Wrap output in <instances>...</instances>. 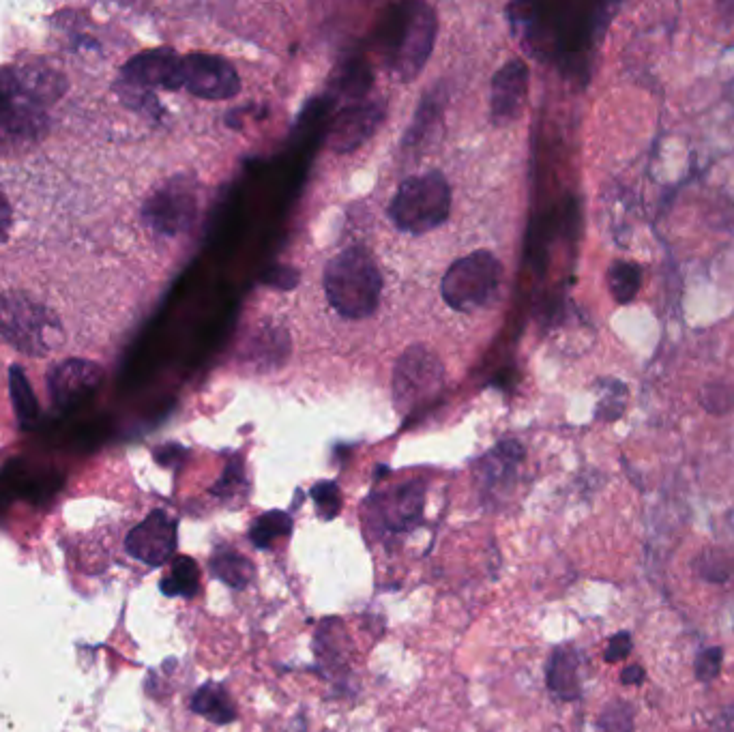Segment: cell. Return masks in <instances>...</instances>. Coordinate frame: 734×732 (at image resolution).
<instances>
[{
    "instance_id": "obj_7",
    "label": "cell",
    "mask_w": 734,
    "mask_h": 732,
    "mask_svg": "<svg viewBox=\"0 0 734 732\" xmlns=\"http://www.w3.org/2000/svg\"><path fill=\"white\" fill-rule=\"evenodd\" d=\"M119 86L125 99L157 89L179 91L183 86V58L166 48L142 52L123 67Z\"/></svg>"
},
{
    "instance_id": "obj_18",
    "label": "cell",
    "mask_w": 734,
    "mask_h": 732,
    "mask_svg": "<svg viewBox=\"0 0 734 732\" xmlns=\"http://www.w3.org/2000/svg\"><path fill=\"white\" fill-rule=\"evenodd\" d=\"M520 460L522 447L518 443H503L490 451L479 468L483 488L488 492H501L503 488H507L513 481V475H516Z\"/></svg>"
},
{
    "instance_id": "obj_12",
    "label": "cell",
    "mask_w": 734,
    "mask_h": 732,
    "mask_svg": "<svg viewBox=\"0 0 734 732\" xmlns=\"http://www.w3.org/2000/svg\"><path fill=\"white\" fill-rule=\"evenodd\" d=\"M104 372L97 363L86 359H67L56 363L48 374V391L52 404L61 411H69L91 398L101 385Z\"/></svg>"
},
{
    "instance_id": "obj_26",
    "label": "cell",
    "mask_w": 734,
    "mask_h": 732,
    "mask_svg": "<svg viewBox=\"0 0 734 732\" xmlns=\"http://www.w3.org/2000/svg\"><path fill=\"white\" fill-rule=\"evenodd\" d=\"M11 391H13V404H16V413L22 426L35 421L37 417V402L33 398L31 385L20 368H11Z\"/></svg>"
},
{
    "instance_id": "obj_9",
    "label": "cell",
    "mask_w": 734,
    "mask_h": 732,
    "mask_svg": "<svg viewBox=\"0 0 734 732\" xmlns=\"http://www.w3.org/2000/svg\"><path fill=\"white\" fill-rule=\"evenodd\" d=\"M183 86L200 99L224 101L239 93L241 82L222 56L192 52L183 56Z\"/></svg>"
},
{
    "instance_id": "obj_16",
    "label": "cell",
    "mask_w": 734,
    "mask_h": 732,
    "mask_svg": "<svg viewBox=\"0 0 734 732\" xmlns=\"http://www.w3.org/2000/svg\"><path fill=\"white\" fill-rule=\"evenodd\" d=\"M348 644L350 640L340 619H325L318 625L314 636V653L318 660V670L327 679H340L348 675V662H350Z\"/></svg>"
},
{
    "instance_id": "obj_8",
    "label": "cell",
    "mask_w": 734,
    "mask_h": 732,
    "mask_svg": "<svg viewBox=\"0 0 734 732\" xmlns=\"http://www.w3.org/2000/svg\"><path fill=\"white\" fill-rule=\"evenodd\" d=\"M196 192L185 181L176 179L155 189L144 202V224L159 237H179L196 222Z\"/></svg>"
},
{
    "instance_id": "obj_21",
    "label": "cell",
    "mask_w": 734,
    "mask_h": 732,
    "mask_svg": "<svg viewBox=\"0 0 734 732\" xmlns=\"http://www.w3.org/2000/svg\"><path fill=\"white\" fill-rule=\"evenodd\" d=\"M692 572L707 584H728L734 578V556L717 546L702 548L692 559Z\"/></svg>"
},
{
    "instance_id": "obj_15",
    "label": "cell",
    "mask_w": 734,
    "mask_h": 732,
    "mask_svg": "<svg viewBox=\"0 0 734 732\" xmlns=\"http://www.w3.org/2000/svg\"><path fill=\"white\" fill-rule=\"evenodd\" d=\"M434 41V16L428 7H419L417 16L410 18L402 43L395 56V67L404 78H413L423 67Z\"/></svg>"
},
{
    "instance_id": "obj_2",
    "label": "cell",
    "mask_w": 734,
    "mask_h": 732,
    "mask_svg": "<svg viewBox=\"0 0 734 732\" xmlns=\"http://www.w3.org/2000/svg\"><path fill=\"white\" fill-rule=\"evenodd\" d=\"M0 335L28 357H48L65 342L61 318L28 292L0 297Z\"/></svg>"
},
{
    "instance_id": "obj_3",
    "label": "cell",
    "mask_w": 734,
    "mask_h": 732,
    "mask_svg": "<svg viewBox=\"0 0 734 732\" xmlns=\"http://www.w3.org/2000/svg\"><path fill=\"white\" fill-rule=\"evenodd\" d=\"M325 290L333 310L359 320L374 314L378 307L383 277L370 254L361 247H350L327 265Z\"/></svg>"
},
{
    "instance_id": "obj_4",
    "label": "cell",
    "mask_w": 734,
    "mask_h": 732,
    "mask_svg": "<svg viewBox=\"0 0 734 732\" xmlns=\"http://www.w3.org/2000/svg\"><path fill=\"white\" fill-rule=\"evenodd\" d=\"M449 211L451 189L440 172L406 179L389 207L393 224L410 234H423L445 224Z\"/></svg>"
},
{
    "instance_id": "obj_14",
    "label": "cell",
    "mask_w": 734,
    "mask_h": 732,
    "mask_svg": "<svg viewBox=\"0 0 734 732\" xmlns=\"http://www.w3.org/2000/svg\"><path fill=\"white\" fill-rule=\"evenodd\" d=\"M528 91V69L522 61H511L496 73L492 82V116L496 123L516 121Z\"/></svg>"
},
{
    "instance_id": "obj_24",
    "label": "cell",
    "mask_w": 734,
    "mask_h": 732,
    "mask_svg": "<svg viewBox=\"0 0 734 732\" xmlns=\"http://www.w3.org/2000/svg\"><path fill=\"white\" fill-rule=\"evenodd\" d=\"M642 286V271L636 262L616 260L608 269V288L616 303L627 305L636 299Z\"/></svg>"
},
{
    "instance_id": "obj_19",
    "label": "cell",
    "mask_w": 734,
    "mask_h": 732,
    "mask_svg": "<svg viewBox=\"0 0 734 732\" xmlns=\"http://www.w3.org/2000/svg\"><path fill=\"white\" fill-rule=\"evenodd\" d=\"M192 711L215 726H228L237 720V707L222 683H204L192 696Z\"/></svg>"
},
{
    "instance_id": "obj_27",
    "label": "cell",
    "mask_w": 734,
    "mask_h": 732,
    "mask_svg": "<svg viewBox=\"0 0 734 732\" xmlns=\"http://www.w3.org/2000/svg\"><path fill=\"white\" fill-rule=\"evenodd\" d=\"M704 411L711 415H728L734 411V385L724 383V380H713L702 387L700 398Z\"/></svg>"
},
{
    "instance_id": "obj_31",
    "label": "cell",
    "mask_w": 734,
    "mask_h": 732,
    "mask_svg": "<svg viewBox=\"0 0 734 732\" xmlns=\"http://www.w3.org/2000/svg\"><path fill=\"white\" fill-rule=\"evenodd\" d=\"M631 651H634V636H631V632H627V629H623V632H616L608 638V644L604 649V662L606 664L625 662Z\"/></svg>"
},
{
    "instance_id": "obj_28",
    "label": "cell",
    "mask_w": 734,
    "mask_h": 732,
    "mask_svg": "<svg viewBox=\"0 0 734 732\" xmlns=\"http://www.w3.org/2000/svg\"><path fill=\"white\" fill-rule=\"evenodd\" d=\"M312 499L316 503V511L320 520H333L340 516L342 511V492L340 486L333 481H318L312 488Z\"/></svg>"
},
{
    "instance_id": "obj_25",
    "label": "cell",
    "mask_w": 734,
    "mask_h": 732,
    "mask_svg": "<svg viewBox=\"0 0 734 732\" xmlns=\"http://www.w3.org/2000/svg\"><path fill=\"white\" fill-rule=\"evenodd\" d=\"M597 732H636V707L623 698L610 700L597 715Z\"/></svg>"
},
{
    "instance_id": "obj_5",
    "label": "cell",
    "mask_w": 734,
    "mask_h": 732,
    "mask_svg": "<svg viewBox=\"0 0 734 732\" xmlns=\"http://www.w3.org/2000/svg\"><path fill=\"white\" fill-rule=\"evenodd\" d=\"M503 282V267L498 258L486 250L453 262L443 277V297L458 312H475L486 307Z\"/></svg>"
},
{
    "instance_id": "obj_11",
    "label": "cell",
    "mask_w": 734,
    "mask_h": 732,
    "mask_svg": "<svg viewBox=\"0 0 734 732\" xmlns=\"http://www.w3.org/2000/svg\"><path fill=\"white\" fill-rule=\"evenodd\" d=\"M370 507L387 533H410L423 520L425 488L421 481H408L385 494H374Z\"/></svg>"
},
{
    "instance_id": "obj_1",
    "label": "cell",
    "mask_w": 734,
    "mask_h": 732,
    "mask_svg": "<svg viewBox=\"0 0 734 732\" xmlns=\"http://www.w3.org/2000/svg\"><path fill=\"white\" fill-rule=\"evenodd\" d=\"M63 93L65 80L54 69L0 67V149H18L46 136L52 106Z\"/></svg>"
},
{
    "instance_id": "obj_20",
    "label": "cell",
    "mask_w": 734,
    "mask_h": 732,
    "mask_svg": "<svg viewBox=\"0 0 734 732\" xmlns=\"http://www.w3.org/2000/svg\"><path fill=\"white\" fill-rule=\"evenodd\" d=\"M209 569L219 582H224L232 591L247 589V584H252L256 576L254 563L241 552L230 548H217L209 561Z\"/></svg>"
},
{
    "instance_id": "obj_29",
    "label": "cell",
    "mask_w": 734,
    "mask_h": 732,
    "mask_svg": "<svg viewBox=\"0 0 734 732\" xmlns=\"http://www.w3.org/2000/svg\"><path fill=\"white\" fill-rule=\"evenodd\" d=\"M724 670V649L715 644V647H704L698 651L694 660V677L696 681L709 685L719 679Z\"/></svg>"
},
{
    "instance_id": "obj_17",
    "label": "cell",
    "mask_w": 734,
    "mask_h": 732,
    "mask_svg": "<svg viewBox=\"0 0 734 732\" xmlns=\"http://www.w3.org/2000/svg\"><path fill=\"white\" fill-rule=\"evenodd\" d=\"M580 666L582 655L574 644H559L552 649L546 664V685L554 698L563 702H576L582 698Z\"/></svg>"
},
{
    "instance_id": "obj_32",
    "label": "cell",
    "mask_w": 734,
    "mask_h": 732,
    "mask_svg": "<svg viewBox=\"0 0 734 732\" xmlns=\"http://www.w3.org/2000/svg\"><path fill=\"white\" fill-rule=\"evenodd\" d=\"M13 224V213H11V204L9 198L5 194V189L0 187V243H3L9 237V230Z\"/></svg>"
},
{
    "instance_id": "obj_10",
    "label": "cell",
    "mask_w": 734,
    "mask_h": 732,
    "mask_svg": "<svg viewBox=\"0 0 734 732\" xmlns=\"http://www.w3.org/2000/svg\"><path fill=\"white\" fill-rule=\"evenodd\" d=\"M176 541H179V537H176V520H172L166 511L155 509L136 529L129 531L125 548L140 563L161 567L174 556Z\"/></svg>"
},
{
    "instance_id": "obj_6",
    "label": "cell",
    "mask_w": 734,
    "mask_h": 732,
    "mask_svg": "<svg viewBox=\"0 0 734 732\" xmlns=\"http://www.w3.org/2000/svg\"><path fill=\"white\" fill-rule=\"evenodd\" d=\"M445 372L438 357L425 346H413L400 357L393 372V395L402 413L428 404L443 389Z\"/></svg>"
},
{
    "instance_id": "obj_23",
    "label": "cell",
    "mask_w": 734,
    "mask_h": 732,
    "mask_svg": "<svg viewBox=\"0 0 734 732\" xmlns=\"http://www.w3.org/2000/svg\"><path fill=\"white\" fill-rule=\"evenodd\" d=\"M292 533V518L286 514V511L280 509H271L264 511L262 516H258L249 529V541L258 548V550H269L275 546L277 539H284Z\"/></svg>"
},
{
    "instance_id": "obj_30",
    "label": "cell",
    "mask_w": 734,
    "mask_h": 732,
    "mask_svg": "<svg viewBox=\"0 0 734 732\" xmlns=\"http://www.w3.org/2000/svg\"><path fill=\"white\" fill-rule=\"evenodd\" d=\"M243 486H245V477H243L241 460H234L232 464H228L222 479H219L213 486V494L219 496V499H232L234 494L241 492Z\"/></svg>"
},
{
    "instance_id": "obj_22",
    "label": "cell",
    "mask_w": 734,
    "mask_h": 732,
    "mask_svg": "<svg viewBox=\"0 0 734 732\" xmlns=\"http://www.w3.org/2000/svg\"><path fill=\"white\" fill-rule=\"evenodd\" d=\"M159 589L166 597H196L200 591V569L192 556H176L170 576L159 582Z\"/></svg>"
},
{
    "instance_id": "obj_33",
    "label": "cell",
    "mask_w": 734,
    "mask_h": 732,
    "mask_svg": "<svg viewBox=\"0 0 734 732\" xmlns=\"http://www.w3.org/2000/svg\"><path fill=\"white\" fill-rule=\"evenodd\" d=\"M644 681H647V670H644V666L640 664H629L621 670V683L627 687L642 685Z\"/></svg>"
},
{
    "instance_id": "obj_13",
    "label": "cell",
    "mask_w": 734,
    "mask_h": 732,
    "mask_svg": "<svg viewBox=\"0 0 734 732\" xmlns=\"http://www.w3.org/2000/svg\"><path fill=\"white\" fill-rule=\"evenodd\" d=\"M383 104H359L346 108L331 127V146L337 153L355 151L383 123Z\"/></svg>"
}]
</instances>
